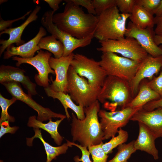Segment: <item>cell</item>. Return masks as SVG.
I'll return each instance as SVG.
<instances>
[{
    "label": "cell",
    "mask_w": 162,
    "mask_h": 162,
    "mask_svg": "<svg viewBox=\"0 0 162 162\" xmlns=\"http://www.w3.org/2000/svg\"><path fill=\"white\" fill-rule=\"evenodd\" d=\"M35 134L31 138H26V143L28 146H32L33 140L36 138L39 139L42 142L46 154V162H51L58 155L66 153L69 147L72 146L69 143V141L61 146L54 147L46 142L43 139L41 130L39 128H34Z\"/></svg>",
    "instance_id": "22"
},
{
    "label": "cell",
    "mask_w": 162,
    "mask_h": 162,
    "mask_svg": "<svg viewBox=\"0 0 162 162\" xmlns=\"http://www.w3.org/2000/svg\"><path fill=\"white\" fill-rule=\"evenodd\" d=\"M9 122L8 121H6L0 124V138L6 133L14 134L18 129V127L14 126L11 127L10 126Z\"/></svg>",
    "instance_id": "38"
},
{
    "label": "cell",
    "mask_w": 162,
    "mask_h": 162,
    "mask_svg": "<svg viewBox=\"0 0 162 162\" xmlns=\"http://www.w3.org/2000/svg\"><path fill=\"white\" fill-rule=\"evenodd\" d=\"M133 98L128 82L117 77L107 76L101 87L98 100L111 111L120 106L127 107Z\"/></svg>",
    "instance_id": "3"
},
{
    "label": "cell",
    "mask_w": 162,
    "mask_h": 162,
    "mask_svg": "<svg viewBox=\"0 0 162 162\" xmlns=\"http://www.w3.org/2000/svg\"><path fill=\"white\" fill-rule=\"evenodd\" d=\"M153 15L142 7L135 4L129 19L139 28H153L155 25Z\"/></svg>",
    "instance_id": "25"
},
{
    "label": "cell",
    "mask_w": 162,
    "mask_h": 162,
    "mask_svg": "<svg viewBox=\"0 0 162 162\" xmlns=\"http://www.w3.org/2000/svg\"><path fill=\"white\" fill-rule=\"evenodd\" d=\"M36 118L35 116H30L27 125L33 128H41L46 131L50 134L55 142L58 145H60L63 138L58 132V128L60 123L64 119H60L54 122L52 121V119H50L48 123H45L38 120Z\"/></svg>",
    "instance_id": "24"
},
{
    "label": "cell",
    "mask_w": 162,
    "mask_h": 162,
    "mask_svg": "<svg viewBox=\"0 0 162 162\" xmlns=\"http://www.w3.org/2000/svg\"><path fill=\"white\" fill-rule=\"evenodd\" d=\"M92 2L97 16L104 11L116 6V0H92Z\"/></svg>",
    "instance_id": "31"
},
{
    "label": "cell",
    "mask_w": 162,
    "mask_h": 162,
    "mask_svg": "<svg viewBox=\"0 0 162 162\" xmlns=\"http://www.w3.org/2000/svg\"><path fill=\"white\" fill-rule=\"evenodd\" d=\"M54 13L51 10L46 12L41 18V22L48 32L63 44V56H67L76 49L86 46L91 43L94 34L85 39H78L59 29L52 21Z\"/></svg>",
    "instance_id": "10"
},
{
    "label": "cell",
    "mask_w": 162,
    "mask_h": 162,
    "mask_svg": "<svg viewBox=\"0 0 162 162\" xmlns=\"http://www.w3.org/2000/svg\"><path fill=\"white\" fill-rule=\"evenodd\" d=\"M38 45L40 50H47L52 53L55 58L63 56L64 49L63 44L52 35L42 37Z\"/></svg>",
    "instance_id": "26"
},
{
    "label": "cell",
    "mask_w": 162,
    "mask_h": 162,
    "mask_svg": "<svg viewBox=\"0 0 162 162\" xmlns=\"http://www.w3.org/2000/svg\"><path fill=\"white\" fill-rule=\"evenodd\" d=\"M153 28H139L130 21L127 27L125 37L134 38L148 54L154 57L162 56V47L155 43Z\"/></svg>",
    "instance_id": "13"
},
{
    "label": "cell",
    "mask_w": 162,
    "mask_h": 162,
    "mask_svg": "<svg viewBox=\"0 0 162 162\" xmlns=\"http://www.w3.org/2000/svg\"><path fill=\"white\" fill-rule=\"evenodd\" d=\"M99 62L107 76L117 77L129 82L141 63L110 52H102Z\"/></svg>",
    "instance_id": "6"
},
{
    "label": "cell",
    "mask_w": 162,
    "mask_h": 162,
    "mask_svg": "<svg viewBox=\"0 0 162 162\" xmlns=\"http://www.w3.org/2000/svg\"><path fill=\"white\" fill-rule=\"evenodd\" d=\"M118 134L117 136L112 137L108 142L103 143L102 148L107 154L112 153L114 148L124 143L127 141L128 137L127 131L120 128Z\"/></svg>",
    "instance_id": "28"
},
{
    "label": "cell",
    "mask_w": 162,
    "mask_h": 162,
    "mask_svg": "<svg viewBox=\"0 0 162 162\" xmlns=\"http://www.w3.org/2000/svg\"><path fill=\"white\" fill-rule=\"evenodd\" d=\"M130 120L144 124L156 139L162 137V108L149 111L142 108L134 114Z\"/></svg>",
    "instance_id": "19"
},
{
    "label": "cell",
    "mask_w": 162,
    "mask_h": 162,
    "mask_svg": "<svg viewBox=\"0 0 162 162\" xmlns=\"http://www.w3.org/2000/svg\"><path fill=\"white\" fill-rule=\"evenodd\" d=\"M160 97L151 89L146 84L145 79L141 82L136 95L127 107L140 109L148 103L159 99Z\"/></svg>",
    "instance_id": "23"
},
{
    "label": "cell",
    "mask_w": 162,
    "mask_h": 162,
    "mask_svg": "<svg viewBox=\"0 0 162 162\" xmlns=\"http://www.w3.org/2000/svg\"><path fill=\"white\" fill-rule=\"evenodd\" d=\"M46 34V29L40 27L36 35L28 42L17 46L13 44L8 46L4 52L3 59H8L17 56L24 58L34 57L36 52L40 50L38 45L39 41Z\"/></svg>",
    "instance_id": "16"
},
{
    "label": "cell",
    "mask_w": 162,
    "mask_h": 162,
    "mask_svg": "<svg viewBox=\"0 0 162 162\" xmlns=\"http://www.w3.org/2000/svg\"><path fill=\"white\" fill-rule=\"evenodd\" d=\"M100 47L97 48L102 52H110L141 63L148 54L134 38L128 37L115 40L99 41Z\"/></svg>",
    "instance_id": "7"
},
{
    "label": "cell",
    "mask_w": 162,
    "mask_h": 162,
    "mask_svg": "<svg viewBox=\"0 0 162 162\" xmlns=\"http://www.w3.org/2000/svg\"><path fill=\"white\" fill-rule=\"evenodd\" d=\"M51 53L41 50L35 56L28 58H24L15 56L12 57L13 60L16 61V65L18 67L23 64H27L34 67L38 72L34 77L37 84L44 88L50 86V80L48 75L50 74H55L54 71L51 68L49 60L51 57Z\"/></svg>",
    "instance_id": "12"
},
{
    "label": "cell",
    "mask_w": 162,
    "mask_h": 162,
    "mask_svg": "<svg viewBox=\"0 0 162 162\" xmlns=\"http://www.w3.org/2000/svg\"><path fill=\"white\" fill-rule=\"evenodd\" d=\"M70 145L72 146H75L79 148L81 151L82 155L81 158H75V160L76 162H92L89 156L90 154L89 151L87 149V147L82 146L80 145L75 143L74 142H70L69 141Z\"/></svg>",
    "instance_id": "35"
},
{
    "label": "cell",
    "mask_w": 162,
    "mask_h": 162,
    "mask_svg": "<svg viewBox=\"0 0 162 162\" xmlns=\"http://www.w3.org/2000/svg\"><path fill=\"white\" fill-rule=\"evenodd\" d=\"M7 1H8V0H0V4H2V3H4V2H7Z\"/></svg>",
    "instance_id": "44"
},
{
    "label": "cell",
    "mask_w": 162,
    "mask_h": 162,
    "mask_svg": "<svg viewBox=\"0 0 162 162\" xmlns=\"http://www.w3.org/2000/svg\"><path fill=\"white\" fill-rule=\"evenodd\" d=\"M162 68V56L156 57L148 55L141 62L133 78L129 82L134 98L138 92L140 85L146 78L150 80L160 73Z\"/></svg>",
    "instance_id": "14"
},
{
    "label": "cell",
    "mask_w": 162,
    "mask_h": 162,
    "mask_svg": "<svg viewBox=\"0 0 162 162\" xmlns=\"http://www.w3.org/2000/svg\"><path fill=\"white\" fill-rule=\"evenodd\" d=\"M160 107L162 108V97L148 103L142 107V109L146 111H149Z\"/></svg>",
    "instance_id": "39"
},
{
    "label": "cell",
    "mask_w": 162,
    "mask_h": 162,
    "mask_svg": "<svg viewBox=\"0 0 162 162\" xmlns=\"http://www.w3.org/2000/svg\"><path fill=\"white\" fill-rule=\"evenodd\" d=\"M70 65L78 75L97 87L101 88L107 76L99 62L81 54H74Z\"/></svg>",
    "instance_id": "8"
},
{
    "label": "cell",
    "mask_w": 162,
    "mask_h": 162,
    "mask_svg": "<svg viewBox=\"0 0 162 162\" xmlns=\"http://www.w3.org/2000/svg\"><path fill=\"white\" fill-rule=\"evenodd\" d=\"M67 79V93L78 105L86 107L98 100L101 88L89 83L84 78L78 75L70 65L68 72Z\"/></svg>",
    "instance_id": "5"
},
{
    "label": "cell",
    "mask_w": 162,
    "mask_h": 162,
    "mask_svg": "<svg viewBox=\"0 0 162 162\" xmlns=\"http://www.w3.org/2000/svg\"><path fill=\"white\" fill-rule=\"evenodd\" d=\"M134 140L128 144L124 143L118 146L117 152L108 162H128L131 155L136 151L134 147Z\"/></svg>",
    "instance_id": "27"
},
{
    "label": "cell",
    "mask_w": 162,
    "mask_h": 162,
    "mask_svg": "<svg viewBox=\"0 0 162 162\" xmlns=\"http://www.w3.org/2000/svg\"><path fill=\"white\" fill-rule=\"evenodd\" d=\"M161 0H136L135 4L139 5L154 15Z\"/></svg>",
    "instance_id": "34"
},
{
    "label": "cell",
    "mask_w": 162,
    "mask_h": 162,
    "mask_svg": "<svg viewBox=\"0 0 162 162\" xmlns=\"http://www.w3.org/2000/svg\"><path fill=\"white\" fill-rule=\"evenodd\" d=\"M146 85L152 90L162 97V68L158 76H154L149 81H146Z\"/></svg>",
    "instance_id": "32"
},
{
    "label": "cell",
    "mask_w": 162,
    "mask_h": 162,
    "mask_svg": "<svg viewBox=\"0 0 162 162\" xmlns=\"http://www.w3.org/2000/svg\"><path fill=\"white\" fill-rule=\"evenodd\" d=\"M155 25H156L154 30L155 34L162 35V16L154 17Z\"/></svg>",
    "instance_id": "40"
},
{
    "label": "cell",
    "mask_w": 162,
    "mask_h": 162,
    "mask_svg": "<svg viewBox=\"0 0 162 162\" xmlns=\"http://www.w3.org/2000/svg\"><path fill=\"white\" fill-rule=\"evenodd\" d=\"M40 9V6H36L26 21L20 26L16 27L7 28L0 32V36L4 34L9 35L8 39L0 40V44L2 45L0 47V56L9 46L16 44L18 46L25 43V41L21 39L23 32L30 23L37 20L38 17L37 14Z\"/></svg>",
    "instance_id": "18"
},
{
    "label": "cell",
    "mask_w": 162,
    "mask_h": 162,
    "mask_svg": "<svg viewBox=\"0 0 162 162\" xmlns=\"http://www.w3.org/2000/svg\"><path fill=\"white\" fill-rule=\"evenodd\" d=\"M64 1L67 3L63 12L54 14L52 18L58 28L78 39L94 34L98 22L97 16L86 13L70 0Z\"/></svg>",
    "instance_id": "1"
},
{
    "label": "cell",
    "mask_w": 162,
    "mask_h": 162,
    "mask_svg": "<svg viewBox=\"0 0 162 162\" xmlns=\"http://www.w3.org/2000/svg\"><path fill=\"white\" fill-rule=\"evenodd\" d=\"M75 4L82 6L85 8L88 13L94 15H96L95 11L91 0H70Z\"/></svg>",
    "instance_id": "36"
},
{
    "label": "cell",
    "mask_w": 162,
    "mask_h": 162,
    "mask_svg": "<svg viewBox=\"0 0 162 162\" xmlns=\"http://www.w3.org/2000/svg\"><path fill=\"white\" fill-rule=\"evenodd\" d=\"M100 108V103L97 100L84 108V119H80L72 113L71 133L74 142L78 141L80 145L88 148L102 142L104 134L98 118Z\"/></svg>",
    "instance_id": "2"
},
{
    "label": "cell",
    "mask_w": 162,
    "mask_h": 162,
    "mask_svg": "<svg viewBox=\"0 0 162 162\" xmlns=\"http://www.w3.org/2000/svg\"><path fill=\"white\" fill-rule=\"evenodd\" d=\"M140 109L127 107L113 111L100 110L98 116L104 134L103 140L115 136L119 129L125 126L134 114Z\"/></svg>",
    "instance_id": "9"
},
{
    "label": "cell",
    "mask_w": 162,
    "mask_h": 162,
    "mask_svg": "<svg viewBox=\"0 0 162 162\" xmlns=\"http://www.w3.org/2000/svg\"><path fill=\"white\" fill-rule=\"evenodd\" d=\"M103 142L88 147V148L91 154L93 162H107L108 155L104 152L102 147Z\"/></svg>",
    "instance_id": "30"
},
{
    "label": "cell",
    "mask_w": 162,
    "mask_h": 162,
    "mask_svg": "<svg viewBox=\"0 0 162 162\" xmlns=\"http://www.w3.org/2000/svg\"><path fill=\"white\" fill-rule=\"evenodd\" d=\"M74 55L72 52L66 56L59 58L51 57L50 58L49 64L56 76L54 80L51 78L52 84L49 86L52 90L67 93L68 72Z\"/></svg>",
    "instance_id": "15"
},
{
    "label": "cell",
    "mask_w": 162,
    "mask_h": 162,
    "mask_svg": "<svg viewBox=\"0 0 162 162\" xmlns=\"http://www.w3.org/2000/svg\"><path fill=\"white\" fill-rule=\"evenodd\" d=\"M55 12L59 8V4L62 1V0H44Z\"/></svg>",
    "instance_id": "41"
},
{
    "label": "cell",
    "mask_w": 162,
    "mask_h": 162,
    "mask_svg": "<svg viewBox=\"0 0 162 162\" xmlns=\"http://www.w3.org/2000/svg\"><path fill=\"white\" fill-rule=\"evenodd\" d=\"M44 90L48 96L53 99H57L60 102L64 108L66 116L68 119L70 117L68 111V108L71 109L75 113L78 118L82 120L85 118L84 108L75 104L68 93L54 91L50 86L44 88Z\"/></svg>",
    "instance_id": "21"
},
{
    "label": "cell",
    "mask_w": 162,
    "mask_h": 162,
    "mask_svg": "<svg viewBox=\"0 0 162 162\" xmlns=\"http://www.w3.org/2000/svg\"><path fill=\"white\" fill-rule=\"evenodd\" d=\"M153 14L155 15L156 17L162 16V0H161L159 5L154 11Z\"/></svg>",
    "instance_id": "42"
},
{
    "label": "cell",
    "mask_w": 162,
    "mask_h": 162,
    "mask_svg": "<svg viewBox=\"0 0 162 162\" xmlns=\"http://www.w3.org/2000/svg\"><path fill=\"white\" fill-rule=\"evenodd\" d=\"M139 133L134 142V147L136 150L144 151L152 155L155 160L159 158L158 151L155 144V136L144 124L138 122Z\"/></svg>",
    "instance_id": "20"
},
{
    "label": "cell",
    "mask_w": 162,
    "mask_h": 162,
    "mask_svg": "<svg viewBox=\"0 0 162 162\" xmlns=\"http://www.w3.org/2000/svg\"><path fill=\"white\" fill-rule=\"evenodd\" d=\"M25 72L23 69L18 67L2 64L0 67V83L14 81L21 83L28 94L35 95L37 94L36 85L25 74Z\"/></svg>",
    "instance_id": "17"
},
{
    "label": "cell",
    "mask_w": 162,
    "mask_h": 162,
    "mask_svg": "<svg viewBox=\"0 0 162 162\" xmlns=\"http://www.w3.org/2000/svg\"><path fill=\"white\" fill-rule=\"evenodd\" d=\"M17 100L16 98L13 97L10 99L6 98L0 94V106L2 109L0 124L6 121L12 122H14V117L9 115L8 109L9 107Z\"/></svg>",
    "instance_id": "29"
},
{
    "label": "cell",
    "mask_w": 162,
    "mask_h": 162,
    "mask_svg": "<svg viewBox=\"0 0 162 162\" xmlns=\"http://www.w3.org/2000/svg\"><path fill=\"white\" fill-rule=\"evenodd\" d=\"M136 0H116V6L121 13L131 14Z\"/></svg>",
    "instance_id": "33"
},
{
    "label": "cell",
    "mask_w": 162,
    "mask_h": 162,
    "mask_svg": "<svg viewBox=\"0 0 162 162\" xmlns=\"http://www.w3.org/2000/svg\"><path fill=\"white\" fill-rule=\"evenodd\" d=\"M32 11H28L25 14L22 16L14 19L11 20H3L0 16V31L2 32L7 28L8 27L11 26L14 22L20 20H24L26 17L31 13Z\"/></svg>",
    "instance_id": "37"
},
{
    "label": "cell",
    "mask_w": 162,
    "mask_h": 162,
    "mask_svg": "<svg viewBox=\"0 0 162 162\" xmlns=\"http://www.w3.org/2000/svg\"><path fill=\"white\" fill-rule=\"evenodd\" d=\"M130 16V14L120 13L116 6L104 11L97 16L98 22L94 37L99 41L124 38L126 22Z\"/></svg>",
    "instance_id": "4"
},
{
    "label": "cell",
    "mask_w": 162,
    "mask_h": 162,
    "mask_svg": "<svg viewBox=\"0 0 162 162\" xmlns=\"http://www.w3.org/2000/svg\"><path fill=\"white\" fill-rule=\"evenodd\" d=\"M1 84L13 97L25 103L36 111L38 114L37 117L38 120L43 122L52 118L64 119L67 118L66 115L55 112L49 108L44 107L39 104L32 98V96L24 92L20 83L12 81L4 82Z\"/></svg>",
    "instance_id": "11"
},
{
    "label": "cell",
    "mask_w": 162,
    "mask_h": 162,
    "mask_svg": "<svg viewBox=\"0 0 162 162\" xmlns=\"http://www.w3.org/2000/svg\"><path fill=\"white\" fill-rule=\"evenodd\" d=\"M154 39L156 44L158 46L162 45V35H159L155 34L154 36Z\"/></svg>",
    "instance_id": "43"
}]
</instances>
